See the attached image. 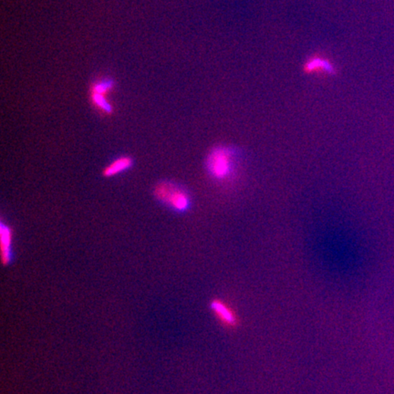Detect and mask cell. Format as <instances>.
<instances>
[{
	"instance_id": "5",
	"label": "cell",
	"mask_w": 394,
	"mask_h": 394,
	"mask_svg": "<svg viewBox=\"0 0 394 394\" xmlns=\"http://www.w3.org/2000/svg\"><path fill=\"white\" fill-rule=\"evenodd\" d=\"M210 309L214 315L220 322L222 325L228 329H234L238 325V317L235 310L223 300H213L210 303Z\"/></svg>"
},
{
	"instance_id": "4",
	"label": "cell",
	"mask_w": 394,
	"mask_h": 394,
	"mask_svg": "<svg viewBox=\"0 0 394 394\" xmlns=\"http://www.w3.org/2000/svg\"><path fill=\"white\" fill-rule=\"evenodd\" d=\"M303 71L308 75L336 76L338 74L334 63L329 57L322 53H315L308 57L303 63Z\"/></svg>"
},
{
	"instance_id": "3",
	"label": "cell",
	"mask_w": 394,
	"mask_h": 394,
	"mask_svg": "<svg viewBox=\"0 0 394 394\" xmlns=\"http://www.w3.org/2000/svg\"><path fill=\"white\" fill-rule=\"evenodd\" d=\"M154 196L159 201L169 206L177 212L188 210L191 206L189 193L173 183L158 184L154 188Z\"/></svg>"
},
{
	"instance_id": "6",
	"label": "cell",
	"mask_w": 394,
	"mask_h": 394,
	"mask_svg": "<svg viewBox=\"0 0 394 394\" xmlns=\"http://www.w3.org/2000/svg\"><path fill=\"white\" fill-rule=\"evenodd\" d=\"M11 228L1 222L0 225V249H1V261L3 265L7 266L11 260L12 244Z\"/></svg>"
},
{
	"instance_id": "1",
	"label": "cell",
	"mask_w": 394,
	"mask_h": 394,
	"mask_svg": "<svg viewBox=\"0 0 394 394\" xmlns=\"http://www.w3.org/2000/svg\"><path fill=\"white\" fill-rule=\"evenodd\" d=\"M237 157L234 149L228 146L213 148L206 158L209 174L217 181H228L236 173Z\"/></svg>"
},
{
	"instance_id": "7",
	"label": "cell",
	"mask_w": 394,
	"mask_h": 394,
	"mask_svg": "<svg viewBox=\"0 0 394 394\" xmlns=\"http://www.w3.org/2000/svg\"><path fill=\"white\" fill-rule=\"evenodd\" d=\"M133 161L131 157H122L114 160L112 164H110L104 168L103 174L104 177H113L116 174L123 173L126 170L130 169L133 167Z\"/></svg>"
},
{
	"instance_id": "2",
	"label": "cell",
	"mask_w": 394,
	"mask_h": 394,
	"mask_svg": "<svg viewBox=\"0 0 394 394\" xmlns=\"http://www.w3.org/2000/svg\"><path fill=\"white\" fill-rule=\"evenodd\" d=\"M116 82L111 77L95 79L89 89V100L98 113L106 116L113 113V107L109 97L116 88Z\"/></svg>"
}]
</instances>
